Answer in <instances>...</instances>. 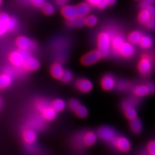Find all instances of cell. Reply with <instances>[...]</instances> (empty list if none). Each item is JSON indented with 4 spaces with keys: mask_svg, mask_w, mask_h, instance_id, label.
Returning a JSON list of instances; mask_svg holds the SVG:
<instances>
[{
    "mask_svg": "<svg viewBox=\"0 0 155 155\" xmlns=\"http://www.w3.org/2000/svg\"><path fill=\"white\" fill-rule=\"evenodd\" d=\"M2 3V0H0V5H1Z\"/></svg>",
    "mask_w": 155,
    "mask_h": 155,
    "instance_id": "bcb514c9",
    "label": "cell"
},
{
    "mask_svg": "<svg viewBox=\"0 0 155 155\" xmlns=\"http://www.w3.org/2000/svg\"><path fill=\"white\" fill-rule=\"evenodd\" d=\"M97 134L100 139L107 142H110L116 136L115 130L107 126H103L99 128Z\"/></svg>",
    "mask_w": 155,
    "mask_h": 155,
    "instance_id": "9c48e42d",
    "label": "cell"
},
{
    "mask_svg": "<svg viewBox=\"0 0 155 155\" xmlns=\"http://www.w3.org/2000/svg\"><path fill=\"white\" fill-rule=\"evenodd\" d=\"M146 8L147 9V11L150 14V17L155 18V7H154L153 5H151Z\"/></svg>",
    "mask_w": 155,
    "mask_h": 155,
    "instance_id": "ab89813d",
    "label": "cell"
},
{
    "mask_svg": "<svg viewBox=\"0 0 155 155\" xmlns=\"http://www.w3.org/2000/svg\"><path fill=\"white\" fill-rule=\"evenodd\" d=\"M101 58L102 56H101L100 52L98 50H95L85 54L81 58V62L82 64L86 66L91 65L100 61Z\"/></svg>",
    "mask_w": 155,
    "mask_h": 155,
    "instance_id": "ba28073f",
    "label": "cell"
},
{
    "mask_svg": "<svg viewBox=\"0 0 155 155\" xmlns=\"http://www.w3.org/2000/svg\"><path fill=\"white\" fill-rule=\"evenodd\" d=\"M18 27V21L14 17L8 14L2 12L0 14V36L5 35L8 32H12Z\"/></svg>",
    "mask_w": 155,
    "mask_h": 155,
    "instance_id": "6da1fadb",
    "label": "cell"
},
{
    "mask_svg": "<svg viewBox=\"0 0 155 155\" xmlns=\"http://www.w3.org/2000/svg\"><path fill=\"white\" fill-rule=\"evenodd\" d=\"M151 67L152 64L150 56L147 54L143 55L138 65V69L139 72L143 75L147 74L151 71Z\"/></svg>",
    "mask_w": 155,
    "mask_h": 155,
    "instance_id": "30bf717a",
    "label": "cell"
},
{
    "mask_svg": "<svg viewBox=\"0 0 155 155\" xmlns=\"http://www.w3.org/2000/svg\"><path fill=\"white\" fill-rule=\"evenodd\" d=\"M80 105H81L80 101L77 99H71L69 103H68V107L71 110L74 111L75 109L78 107Z\"/></svg>",
    "mask_w": 155,
    "mask_h": 155,
    "instance_id": "d6a6232c",
    "label": "cell"
},
{
    "mask_svg": "<svg viewBox=\"0 0 155 155\" xmlns=\"http://www.w3.org/2000/svg\"><path fill=\"white\" fill-rule=\"evenodd\" d=\"M129 84L127 83V82H125L124 81H120L118 83L116 84V87H117L118 89L121 90V91H124L127 89L129 87Z\"/></svg>",
    "mask_w": 155,
    "mask_h": 155,
    "instance_id": "d590c367",
    "label": "cell"
},
{
    "mask_svg": "<svg viewBox=\"0 0 155 155\" xmlns=\"http://www.w3.org/2000/svg\"><path fill=\"white\" fill-rule=\"evenodd\" d=\"M147 151L149 155H155V141L150 142L147 145Z\"/></svg>",
    "mask_w": 155,
    "mask_h": 155,
    "instance_id": "e575fe53",
    "label": "cell"
},
{
    "mask_svg": "<svg viewBox=\"0 0 155 155\" xmlns=\"http://www.w3.org/2000/svg\"><path fill=\"white\" fill-rule=\"evenodd\" d=\"M41 8L42 12L47 16H51L55 12V8L54 6L49 3H45Z\"/></svg>",
    "mask_w": 155,
    "mask_h": 155,
    "instance_id": "f1b7e54d",
    "label": "cell"
},
{
    "mask_svg": "<svg viewBox=\"0 0 155 155\" xmlns=\"http://www.w3.org/2000/svg\"><path fill=\"white\" fill-rule=\"evenodd\" d=\"M76 9L78 16L85 17L91 11V7L88 3L84 2L81 3L78 5L77 6H76Z\"/></svg>",
    "mask_w": 155,
    "mask_h": 155,
    "instance_id": "ffe728a7",
    "label": "cell"
},
{
    "mask_svg": "<svg viewBox=\"0 0 155 155\" xmlns=\"http://www.w3.org/2000/svg\"><path fill=\"white\" fill-rule=\"evenodd\" d=\"M150 14L147 11V8H142L141 11L138 14V21L139 22L142 24V25H145L146 23L149 21L150 19Z\"/></svg>",
    "mask_w": 155,
    "mask_h": 155,
    "instance_id": "484cf974",
    "label": "cell"
},
{
    "mask_svg": "<svg viewBox=\"0 0 155 155\" xmlns=\"http://www.w3.org/2000/svg\"><path fill=\"white\" fill-rule=\"evenodd\" d=\"M66 1H67V0H66Z\"/></svg>",
    "mask_w": 155,
    "mask_h": 155,
    "instance_id": "7dc6e473",
    "label": "cell"
},
{
    "mask_svg": "<svg viewBox=\"0 0 155 155\" xmlns=\"http://www.w3.org/2000/svg\"><path fill=\"white\" fill-rule=\"evenodd\" d=\"M125 42L124 38L121 36H115L113 38H111L110 48L116 54H118L120 48Z\"/></svg>",
    "mask_w": 155,
    "mask_h": 155,
    "instance_id": "d6986e66",
    "label": "cell"
},
{
    "mask_svg": "<svg viewBox=\"0 0 155 155\" xmlns=\"http://www.w3.org/2000/svg\"><path fill=\"white\" fill-rule=\"evenodd\" d=\"M111 37L109 34L106 32L100 33L97 40V45H98V51L100 52L102 57H107L110 52V49Z\"/></svg>",
    "mask_w": 155,
    "mask_h": 155,
    "instance_id": "3957f363",
    "label": "cell"
},
{
    "mask_svg": "<svg viewBox=\"0 0 155 155\" xmlns=\"http://www.w3.org/2000/svg\"><path fill=\"white\" fill-rule=\"evenodd\" d=\"M155 3V0H142L140 3V7L142 8H146L150 6L153 5Z\"/></svg>",
    "mask_w": 155,
    "mask_h": 155,
    "instance_id": "836d02e7",
    "label": "cell"
},
{
    "mask_svg": "<svg viewBox=\"0 0 155 155\" xmlns=\"http://www.w3.org/2000/svg\"><path fill=\"white\" fill-rule=\"evenodd\" d=\"M106 2L108 3V5H112L116 3V0H106Z\"/></svg>",
    "mask_w": 155,
    "mask_h": 155,
    "instance_id": "ee69618b",
    "label": "cell"
},
{
    "mask_svg": "<svg viewBox=\"0 0 155 155\" xmlns=\"http://www.w3.org/2000/svg\"><path fill=\"white\" fill-rule=\"evenodd\" d=\"M98 19L94 15H90L85 18V25L89 27H94L98 23Z\"/></svg>",
    "mask_w": 155,
    "mask_h": 155,
    "instance_id": "4dcf8cb0",
    "label": "cell"
},
{
    "mask_svg": "<svg viewBox=\"0 0 155 155\" xmlns=\"http://www.w3.org/2000/svg\"><path fill=\"white\" fill-rule=\"evenodd\" d=\"M12 83V78L8 74H0V89L7 88Z\"/></svg>",
    "mask_w": 155,
    "mask_h": 155,
    "instance_id": "cb8c5ba5",
    "label": "cell"
},
{
    "mask_svg": "<svg viewBox=\"0 0 155 155\" xmlns=\"http://www.w3.org/2000/svg\"><path fill=\"white\" fill-rule=\"evenodd\" d=\"M142 123L139 118L136 117L135 118L130 120V128L131 131L134 134H138L142 130Z\"/></svg>",
    "mask_w": 155,
    "mask_h": 155,
    "instance_id": "44dd1931",
    "label": "cell"
},
{
    "mask_svg": "<svg viewBox=\"0 0 155 155\" xmlns=\"http://www.w3.org/2000/svg\"><path fill=\"white\" fill-rule=\"evenodd\" d=\"M135 49L132 43L124 42L120 48L118 54L124 58H130L134 54Z\"/></svg>",
    "mask_w": 155,
    "mask_h": 155,
    "instance_id": "5bb4252c",
    "label": "cell"
},
{
    "mask_svg": "<svg viewBox=\"0 0 155 155\" xmlns=\"http://www.w3.org/2000/svg\"><path fill=\"white\" fill-rule=\"evenodd\" d=\"M139 44L142 48L146 49L151 47L153 45V40L148 36H142L139 41Z\"/></svg>",
    "mask_w": 155,
    "mask_h": 155,
    "instance_id": "4316f807",
    "label": "cell"
},
{
    "mask_svg": "<svg viewBox=\"0 0 155 155\" xmlns=\"http://www.w3.org/2000/svg\"><path fill=\"white\" fill-rule=\"evenodd\" d=\"M87 3H88L89 5L93 6H96L98 5L100 0H85Z\"/></svg>",
    "mask_w": 155,
    "mask_h": 155,
    "instance_id": "b9f144b4",
    "label": "cell"
},
{
    "mask_svg": "<svg viewBox=\"0 0 155 155\" xmlns=\"http://www.w3.org/2000/svg\"><path fill=\"white\" fill-rule=\"evenodd\" d=\"M107 6H108V3H107L106 0H100L98 5H96V7H98L99 8H101V9H104Z\"/></svg>",
    "mask_w": 155,
    "mask_h": 155,
    "instance_id": "f35d334b",
    "label": "cell"
},
{
    "mask_svg": "<svg viewBox=\"0 0 155 155\" xmlns=\"http://www.w3.org/2000/svg\"><path fill=\"white\" fill-rule=\"evenodd\" d=\"M66 0H56V3L60 6H62V5H65V4L66 3Z\"/></svg>",
    "mask_w": 155,
    "mask_h": 155,
    "instance_id": "7bdbcfd3",
    "label": "cell"
},
{
    "mask_svg": "<svg viewBox=\"0 0 155 155\" xmlns=\"http://www.w3.org/2000/svg\"><path fill=\"white\" fill-rule=\"evenodd\" d=\"M22 138L26 143L32 144L36 141L37 135L33 129H26L22 133Z\"/></svg>",
    "mask_w": 155,
    "mask_h": 155,
    "instance_id": "e0dca14e",
    "label": "cell"
},
{
    "mask_svg": "<svg viewBox=\"0 0 155 155\" xmlns=\"http://www.w3.org/2000/svg\"><path fill=\"white\" fill-rule=\"evenodd\" d=\"M67 24L69 27H80L85 25V18L84 17L78 16L71 20H67Z\"/></svg>",
    "mask_w": 155,
    "mask_h": 155,
    "instance_id": "d4e9b609",
    "label": "cell"
},
{
    "mask_svg": "<svg viewBox=\"0 0 155 155\" xmlns=\"http://www.w3.org/2000/svg\"><path fill=\"white\" fill-rule=\"evenodd\" d=\"M16 44L19 50L28 51L34 50L36 48V43L26 36H20L16 38Z\"/></svg>",
    "mask_w": 155,
    "mask_h": 155,
    "instance_id": "5b68a950",
    "label": "cell"
},
{
    "mask_svg": "<svg viewBox=\"0 0 155 155\" xmlns=\"http://www.w3.org/2000/svg\"><path fill=\"white\" fill-rule=\"evenodd\" d=\"M75 85L78 90L83 93H88L93 88L92 81L86 78H80L76 80Z\"/></svg>",
    "mask_w": 155,
    "mask_h": 155,
    "instance_id": "8fae6325",
    "label": "cell"
},
{
    "mask_svg": "<svg viewBox=\"0 0 155 155\" xmlns=\"http://www.w3.org/2000/svg\"><path fill=\"white\" fill-rule=\"evenodd\" d=\"M74 113H76V116H78L80 118H84L87 117L88 115V110L87 107L82 105H80L78 107L75 109Z\"/></svg>",
    "mask_w": 155,
    "mask_h": 155,
    "instance_id": "f546056e",
    "label": "cell"
},
{
    "mask_svg": "<svg viewBox=\"0 0 155 155\" xmlns=\"http://www.w3.org/2000/svg\"><path fill=\"white\" fill-rule=\"evenodd\" d=\"M145 25L147 26L148 28L150 29H153L155 28V18H150L149 21L145 24Z\"/></svg>",
    "mask_w": 155,
    "mask_h": 155,
    "instance_id": "74e56055",
    "label": "cell"
},
{
    "mask_svg": "<svg viewBox=\"0 0 155 155\" xmlns=\"http://www.w3.org/2000/svg\"><path fill=\"white\" fill-rule=\"evenodd\" d=\"M134 100L133 99L126 100L123 101L122 107L124 110V115L128 120H131L137 117V110L134 108Z\"/></svg>",
    "mask_w": 155,
    "mask_h": 155,
    "instance_id": "8992f818",
    "label": "cell"
},
{
    "mask_svg": "<svg viewBox=\"0 0 155 155\" xmlns=\"http://www.w3.org/2000/svg\"><path fill=\"white\" fill-rule=\"evenodd\" d=\"M30 2L34 6L38 8H41L43 5L45 3V0H30Z\"/></svg>",
    "mask_w": 155,
    "mask_h": 155,
    "instance_id": "8d00e7d4",
    "label": "cell"
},
{
    "mask_svg": "<svg viewBox=\"0 0 155 155\" xmlns=\"http://www.w3.org/2000/svg\"><path fill=\"white\" fill-rule=\"evenodd\" d=\"M133 93L135 96L138 97H143L150 94L147 85H140L137 86L134 89Z\"/></svg>",
    "mask_w": 155,
    "mask_h": 155,
    "instance_id": "7402d4cb",
    "label": "cell"
},
{
    "mask_svg": "<svg viewBox=\"0 0 155 155\" xmlns=\"http://www.w3.org/2000/svg\"><path fill=\"white\" fill-rule=\"evenodd\" d=\"M97 135L92 131H87L81 137V142L85 146H93L97 141Z\"/></svg>",
    "mask_w": 155,
    "mask_h": 155,
    "instance_id": "9a60e30c",
    "label": "cell"
},
{
    "mask_svg": "<svg viewBox=\"0 0 155 155\" xmlns=\"http://www.w3.org/2000/svg\"><path fill=\"white\" fill-rule=\"evenodd\" d=\"M142 35L141 32L138 31H134L130 34L128 36V40L129 42L132 44H137L138 43L140 39H141Z\"/></svg>",
    "mask_w": 155,
    "mask_h": 155,
    "instance_id": "83f0119b",
    "label": "cell"
},
{
    "mask_svg": "<svg viewBox=\"0 0 155 155\" xmlns=\"http://www.w3.org/2000/svg\"><path fill=\"white\" fill-rule=\"evenodd\" d=\"M64 71V68L59 63H55L51 67V74L55 79L60 80Z\"/></svg>",
    "mask_w": 155,
    "mask_h": 155,
    "instance_id": "ac0fdd59",
    "label": "cell"
},
{
    "mask_svg": "<svg viewBox=\"0 0 155 155\" xmlns=\"http://www.w3.org/2000/svg\"><path fill=\"white\" fill-rule=\"evenodd\" d=\"M37 109L40 111L43 119L47 121L54 120L56 117V112L51 105H48L47 101L44 100H38L36 102Z\"/></svg>",
    "mask_w": 155,
    "mask_h": 155,
    "instance_id": "7a4b0ae2",
    "label": "cell"
},
{
    "mask_svg": "<svg viewBox=\"0 0 155 155\" xmlns=\"http://www.w3.org/2000/svg\"><path fill=\"white\" fill-rule=\"evenodd\" d=\"M61 14L67 20H71L78 16L76 7L71 5H64L61 8Z\"/></svg>",
    "mask_w": 155,
    "mask_h": 155,
    "instance_id": "2e32d148",
    "label": "cell"
},
{
    "mask_svg": "<svg viewBox=\"0 0 155 155\" xmlns=\"http://www.w3.org/2000/svg\"><path fill=\"white\" fill-rule=\"evenodd\" d=\"M2 99L0 98V108L2 107Z\"/></svg>",
    "mask_w": 155,
    "mask_h": 155,
    "instance_id": "f6af8a7d",
    "label": "cell"
},
{
    "mask_svg": "<svg viewBox=\"0 0 155 155\" xmlns=\"http://www.w3.org/2000/svg\"><path fill=\"white\" fill-rule=\"evenodd\" d=\"M100 84L103 89L105 91H110L116 86V81L113 76L106 74L101 78Z\"/></svg>",
    "mask_w": 155,
    "mask_h": 155,
    "instance_id": "4fadbf2b",
    "label": "cell"
},
{
    "mask_svg": "<svg viewBox=\"0 0 155 155\" xmlns=\"http://www.w3.org/2000/svg\"><path fill=\"white\" fill-rule=\"evenodd\" d=\"M51 106L52 107L56 113L61 112L66 107L65 101L62 99H56L52 101L51 104Z\"/></svg>",
    "mask_w": 155,
    "mask_h": 155,
    "instance_id": "603a6c76",
    "label": "cell"
},
{
    "mask_svg": "<svg viewBox=\"0 0 155 155\" xmlns=\"http://www.w3.org/2000/svg\"><path fill=\"white\" fill-rule=\"evenodd\" d=\"M23 66L27 71H35L40 68V63L35 58L28 54L24 61Z\"/></svg>",
    "mask_w": 155,
    "mask_h": 155,
    "instance_id": "7c38bea8",
    "label": "cell"
},
{
    "mask_svg": "<svg viewBox=\"0 0 155 155\" xmlns=\"http://www.w3.org/2000/svg\"><path fill=\"white\" fill-rule=\"evenodd\" d=\"M110 142L116 149L122 152H127L130 149V141L124 137L116 136Z\"/></svg>",
    "mask_w": 155,
    "mask_h": 155,
    "instance_id": "52a82bcc",
    "label": "cell"
},
{
    "mask_svg": "<svg viewBox=\"0 0 155 155\" xmlns=\"http://www.w3.org/2000/svg\"><path fill=\"white\" fill-rule=\"evenodd\" d=\"M72 78H73V74H72L71 71L69 70H64L60 80L64 83H69L72 80Z\"/></svg>",
    "mask_w": 155,
    "mask_h": 155,
    "instance_id": "1f68e13d",
    "label": "cell"
},
{
    "mask_svg": "<svg viewBox=\"0 0 155 155\" xmlns=\"http://www.w3.org/2000/svg\"><path fill=\"white\" fill-rule=\"evenodd\" d=\"M147 86L149 87L150 94H153L155 93V85L153 83H150L147 84Z\"/></svg>",
    "mask_w": 155,
    "mask_h": 155,
    "instance_id": "60d3db41",
    "label": "cell"
},
{
    "mask_svg": "<svg viewBox=\"0 0 155 155\" xmlns=\"http://www.w3.org/2000/svg\"><path fill=\"white\" fill-rule=\"evenodd\" d=\"M27 51H23L21 50L14 51L10 53L8 56V60L11 64L16 67H21L23 66L24 61L26 56L28 55Z\"/></svg>",
    "mask_w": 155,
    "mask_h": 155,
    "instance_id": "277c9868",
    "label": "cell"
}]
</instances>
